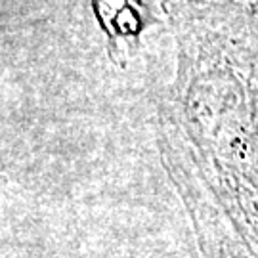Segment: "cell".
Masks as SVG:
<instances>
[{
  "instance_id": "obj_1",
  "label": "cell",
  "mask_w": 258,
  "mask_h": 258,
  "mask_svg": "<svg viewBox=\"0 0 258 258\" xmlns=\"http://www.w3.org/2000/svg\"><path fill=\"white\" fill-rule=\"evenodd\" d=\"M96 12L111 44H115L120 40L130 42V38L136 37L144 8L136 0H96Z\"/></svg>"
}]
</instances>
